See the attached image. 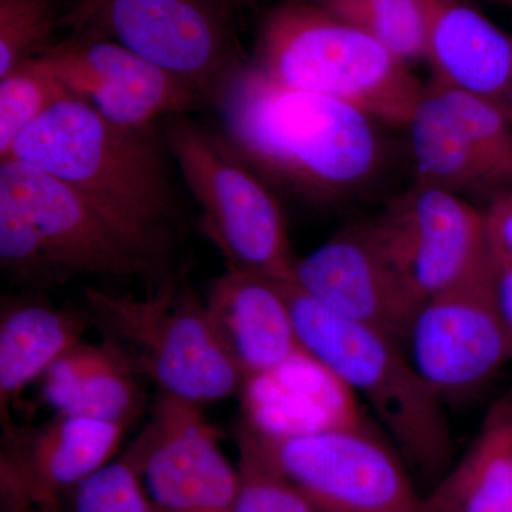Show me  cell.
I'll use <instances>...</instances> for the list:
<instances>
[{
  "label": "cell",
  "mask_w": 512,
  "mask_h": 512,
  "mask_svg": "<svg viewBox=\"0 0 512 512\" xmlns=\"http://www.w3.org/2000/svg\"><path fill=\"white\" fill-rule=\"evenodd\" d=\"M507 400H508V402H510L511 407H512V394H511V396H510V397H507Z\"/></svg>",
  "instance_id": "cell-32"
},
{
  "label": "cell",
  "mask_w": 512,
  "mask_h": 512,
  "mask_svg": "<svg viewBox=\"0 0 512 512\" xmlns=\"http://www.w3.org/2000/svg\"><path fill=\"white\" fill-rule=\"evenodd\" d=\"M92 325L86 309L73 311L35 295L5 298L0 311V414L9 426L10 404L43 377Z\"/></svg>",
  "instance_id": "cell-18"
},
{
  "label": "cell",
  "mask_w": 512,
  "mask_h": 512,
  "mask_svg": "<svg viewBox=\"0 0 512 512\" xmlns=\"http://www.w3.org/2000/svg\"><path fill=\"white\" fill-rule=\"evenodd\" d=\"M282 286L302 349L366 400L413 476L439 483L451 468L453 437L443 400L406 349L380 330L330 311L295 282Z\"/></svg>",
  "instance_id": "cell-4"
},
{
  "label": "cell",
  "mask_w": 512,
  "mask_h": 512,
  "mask_svg": "<svg viewBox=\"0 0 512 512\" xmlns=\"http://www.w3.org/2000/svg\"><path fill=\"white\" fill-rule=\"evenodd\" d=\"M293 282L330 311L380 330L404 349L424 303L363 224L346 228L298 259Z\"/></svg>",
  "instance_id": "cell-14"
},
{
  "label": "cell",
  "mask_w": 512,
  "mask_h": 512,
  "mask_svg": "<svg viewBox=\"0 0 512 512\" xmlns=\"http://www.w3.org/2000/svg\"><path fill=\"white\" fill-rule=\"evenodd\" d=\"M126 453L161 512H234L238 468L198 404L160 393L146 429Z\"/></svg>",
  "instance_id": "cell-12"
},
{
  "label": "cell",
  "mask_w": 512,
  "mask_h": 512,
  "mask_svg": "<svg viewBox=\"0 0 512 512\" xmlns=\"http://www.w3.org/2000/svg\"><path fill=\"white\" fill-rule=\"evenodd\" d=\"M375 37L406 62L426 59L417 0H306Z\"/></svg>",
  "instance_id": "cell-24"
},
{
  "label": "cell",
  "mask_w": 512,
  "mask_h": 512,
  "mask_svg": "<svg viewBox=\"0 0 512 512\" xmlns=\"http://www.w3.org/2000/svg\"><path fill=\"white\" fill-rule=\"evenodd\" d=\"M37 60L69 94L120 126H157L204 103L170 73L106 37L73 35Z\"/></svg>",
  "instance_id": "cell-13"
},
{
  "label": "cell",
  "mask_w": 512,
  "mask_h": 512,
  "mask_svg": "<svg viewBox=\"0 0 512 512\" xmlns=\"http://www.w3.org/2000/svg\"><path fill=\"white\" fill-rule=\"evenodd\" d=\"M160 124L120 126L69 94L16 141L5 160L69 185L173 268L181 207Z\"/></svg>",
  "instance_id": "cell-2"
},
{
  "label": "cell",
  "mask_w": 512,
  "mask_h": 512,
  "mask_svg": "<svg viewBox=\"0 0 512 512\" xmlns=\"http://www.w3.org/2000/svg\"><path fill=\"white\" fill-rule=\"evenodd\" d=\"M181 178L201 208V225L228 271L293 282L295 265L284 211L268 183L227 137L190 114L161 121Z\"/></svg>",
  "instance_id": "cell-7"
},
{
  "label": "cell",
  "mask_w": 512,
  "mask_h": 512,
  "mask_svg": "<svg viewBox=\"0 0 512 512\" xmlns=\"http://www.w3.org/2000/svg\"><path fill=\"white\" fill-rule=\"evenodd\" d=\"M0 268L13 284L39 289L79 276L156 289L175 272L79 192L15 160L0 161Z\"/></svg>",
  "instance_id": "cell-3"
},
{
  "label": "cell",
  "mask_w": 512,
  "mask_h": 512,
  "mask_svg": "<svg viewBox=\"0 0 512 512\" xmlns=\"http://www.w3.org/2000/svg\"><path fill=\"white\" fill-rule=\"evenodd\" d=\"M484 215L495 261L512 264V192L488 204Z\"/></svg>",
  "instance_id": "cell-28"
},
{
  "label": "cell",
  "mask_w": 512,
  "mask_h": 512,
  "mask_svg": "<svg viewBox=\"0 0 512 512\" xmlns=\"http://www.w3.org/2000/svg\"><path fill=\"white\" fill-rule=\"evenodd\" d=\"M237 443L239 488L234 512H320L311 498L276 467L244 419L238 424Z\"/></svg>",
  "instance_id": "cell-23"
},
{
  "label": "cell",
  "mask_w": 512,
  "mask_h": 512,
  "mask_svg": "<svg viewBox=\"0 0 512 512\" xmlns=\"http://www.w3.org/2000/svg\"><path fill=\"white\" fill-rule=\"evenodd\" d=\"M69 96L62 83L33 60L0 77V161L57 101Z\"/></svg>",
  "instance_id": "cell-25"
},
{
  "label": "cell",
  "mask_w": 512,
  "mask_h": 512,
  "mask_svg": "<svg viewBox=\"0 0 512 512\" xmlns=\"http://www.w3.org/2000/svg\"><path fill=\"white\" fill-rule=\"evenodd\" d=\"M72 512H161L127 453L70 491Z\"/></svg>",
  "instance_id": "cell-27"
},
{
  "label": "cell",
  "mask_w": 512,
  "mask_h": 512,
  "mask_svg": "<svg viewBox=\"0 0 512 512\" xmlns=\"http://www.w3.org/2000/svg\"><path fill=\"white\" fill-rule=\"evenodd\" d=\"M343 389L346 387L305 352L244 383L242 419L274 437L355 423L352 414L336 410V397Z\"/></svg>",
  "instance_id": "cell-20"
},
{
  "label": "cell",
  "mask_w": 512,
  "mask_h": 512,
  "mask_svg": "<svg viewBox=\"0 0 512 512\" xmlns=\"http://www.w3.org/2000/svg\"><path fill=\"white\" fill-rule=\"evenodd\" d=\"M501 110H503L505 116H507L512 123V77L510 84H508L507 92H505L503 104H501Z\"/></svg>",
  "instance_id": "cell-30"
},
{
  "label": "cell",
  "mask_w": 512,
  "mask_h": 512,
  "mask_svg": "<svg viewBox=\"0 0 512 512\" xmlns=\"http://www.w3.org/2000/svg\"><path fill=\"white\" fill-rule=\"evenodd\" d=\"M254 64L276 82L343 101L394 126H407L426 94L409 62L306 0L269 13Z\"/></svg>",
  "instance_id": "cell-5"
},
{
  "label": "cell",
  "mask_w": 512,
  "mask_h": 512,
  "mask_svg": "<svg viewBox=\"0 0 512 512\" xmlns=\"http://www.w3.org/2000/svg\"><path fill=\"white\" fill-rule=\"evenodd\" d=\"M128 427L55 413L35 427H3L2 494L6 512L55 505L113 461Z\"/></svg>",
  "instance_id": "cell-15"
},
{
  "label": "cell",
  "mask_w": 512,
  "mask_h": 512,
  "mask_svg": "<svg viewBox=\"0 0 512 512\" xmlns=\"http://www.w3.org/2000/svg\"><path fill=\"white\" fill-rule=\"evenodd\" d=\"M254 431L276 467L320 512H429L396 448L357 421L299 436Z\"/></svg>",
  "instance_id": "cell-9"
},
{
  "label": "cell",
  "mask_w": 512,
  "mask_h": 512,
  "mask_svg": "<svg viewBox=\"0 0 512 512\" xmlns=\"http://www.w3.org/2000/svg\"><path fill=\"white\" fill-rule=\"evenodd\" d=\"M363 225L423 301L493 255L484 211L456 194L416 181Z\"/></svg>",
  "instance_id": "cell-11"
},
{
  "label": "cell",
  "mask_w": 512,
  "mask_h": 512,
  "mask_svg": "<svg viewBox=\"0 0 512 512\" xmlns=\"http://www.w3.org/2000/svg\"><path fill=\"white\" fill-rule=\"evenodd\" d=\"M490 2L498 3V5L508 6L512 8V0H490Z\"/></svg>",
  "instance_id": "cell-31"
},
{
  "label": "cell",
  "mask_w": 512,
  "mask_h": 512,
  "mask_svg": "<svg viewBox=\"0 0 512 512\" xmlns=\"http://www.w3.org/2000/svg\"><path fill=\"white\" fill-rule=\"evenodd\" d=\"M494 255L430 296L414 318L407 349L441 400L477 392L510 363Z\"/></svg>",
  "instance_id": "cell-10"
},
{
  "label": "cell",
  "mask_w": 512,
  "mask_h": 512,
  "mask_svg": "<svg viewBox=\"0 0 512 512\" xmlns=\"http://www.w3.org/2000/svg\"><path fill=\"white\" fill-rule=\"evenodd\" d=\"M497 296L512 363V264H498Z\"/></svg>",
  "instance_id": "cell-29"
},
{
  "label": "cell",
  "mask_w": 512,
  "mask_h": 512,
  "mask_svg": "<svg viewBox=\"0 0 512 512\" xmlns=\"http://www.w3.org/2000/svg\"><path fill=\"white\" fill-rule=\"evenodd\" d=\"M205 308L244 383L302 355L281 281L227 271L211 282Z\"/></svg>",
  "instance_id": "cell-16"
},
{
  "label": "cell",
  "mask_w": 512,
  "mask_h": 512,
  "mask_svg": "<svg viewBox=\"0 0 512 512\" xmlns=\"http://www.w3.org/2000/svg\"><path fill=\"white\" fill-rule=\"evenodd\" d=\"M406 127L416 183L440 188L468 201L474 198L491 204L503 197L500 181L461 136L430 87Z\"/></svg>",
  "instance_id": "cell-22"
},
{
  "label": "cell",
  "mask_w": 512,
  "mask_h": 512,
  "mask_svg": "<svg viewBox=\"0 0 512 512\" xmlns=\"http://www.w3.org/2000/svg\"><path fill=\"white\" fill-rule=\"evenodd\" d=\"M22 512H33V511H22ZM50 512V511H49ZM52 512H59L57 510H53Z\"/></svg>",
  "instance_id": "cell-33"
},
{
  "label": "cell",
  "mask_w": 512,
  "mask_h": 512,
  "mask_svg": "<svg viewBox=\"0 0 512 512\" xmlns=\"http://www.w3.org/2000/svg\"><path fill=\"white\" fill-rule=\"evenodd\" d=\"M56 25L53 0H0V77L46 53Z\"/></svg>",
  "instance_id": "cell-26"
},
{
  "label": "cell",
  "mask_w": 512,
  "mask_h": 512,
  "mask_svg": "<svg viewBox=\"0 0 512 512\" xmlns=\"http://www.w3.org/2000/svg\"><path fill=\"white\" fill-rule=\"evenodd\" d=\"M434 82L500 107L512 77V36L470 0H417Z\"/></svg>",
  "instance_id": "cell-17"
},
{
  "label": "cell",
  "mask_w": 512,
  "mask_h": 512,
  "mask_svg": "<svg viewBox=\"0 0 512 512\" xmlns=\"http://www.w3.org/2000/svg\"><path fill=\"white\" fill-rule=\"evenodd\" d=\"M214 104L221 133L256 173L309 200L346 197L372 181L382 165L372 117L276 82L254 63L231 77Z\"/></svg>",
  "instance_id": "cell-1"
},
{
  "label": "cell",
  "mask_w": 512,
  "mask_h": 512,
  "mask_svg": "<svg viewBox=\"0 0 512 512\" xmlns=\"http://www.w3.org/2000/svg\"><path fill=\"white\" fill-rule=\"evenodd\" d=\"M237 0H79L74 35L106 37L156 64L214 103L245 59L235 33Z\"/></svg>",
  "instance_id": "cell-8"
},
{
  "label": "cell",
  "mask_w": 512,
  "mask_h": 512,
  "mask_svg": "<svg viewBox=\"0 0 512 512\" xmlns=\"http://www.w3.org/2000/svg\"><path fill=\"white\" fill-rule=\"evenodd\" d=\"M84 301L101 339L161 393L198 406L241 393L244 377L185 272L175 271L144 299L86 288Z\"/></svg>",
  "instance_id": "cell-6"
},
{
  "label": "cell",
  "mask_w": 512,
  "mask_h": 512,
  "mask_svg": "<svg viewBox=\"0 0 512 512\" xmlns=\"http://www.w3.org/2000/svg\"><path fill=\"white\" fill-rule=\"evenodd\" d=\"M429 512H512V407L491 409L480 434L429 494Z\"/></svg>",
  "instance_id": "cell-21"
},
{
  "label": "cell",
  "mask_w": 512,
  "mask_h": 512,
  "mask_svg": "<svg viewBox=\"0 0 512 512\" xmlns=\"http://www.w3.org/2000/svg\"><path fill=\"white\" fill-rule=\"evenodd\" d=\"M42 380L43 400L56 413L130 427L146 402L136 370L104 339L67 350Z\"/></svg>",
  "instance_id": "cell-19"
}]
</instances>
